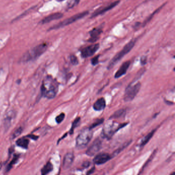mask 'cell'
Wrapping results in <instances>:
<instances>
[{
	"label": "cell",
	"instance_id": "obj_1",
	"mask_svg": "<svg viewBox=\"0 0 175 175\" xmlns=\"http://www.w3.org/2000/svg\"><path fill=\"white\" fill-rule=\"evenodd\" d=\"M47 48V45L46 43L38 45L23 55L21 58V62L26 63L37 59L46 52Z\"/></svg>",
	"mask_w": 175,
	"mask_h": 175
},
{
	"label": "cell",
	"instance_id": "obj_2",
	"mask_svg": "<svg viewBox=\"0 0 175 175\" xmlns=\"http://www.w3.org/2000/svg\"><path fill=\"white\" fill-rule=\"evenodd\" d=\"M136 42V39H133L132 40L130 41L128 43H127L124 47L122 48L121 51H120L118 53L116 54L113 59L110 61V62L108 64L107 66V69L108 70H110L113 68L118 62H119L121 60L128 52L131 51V50L133 48Z\"/></svg>",
	"mask_w": 175,
	"mask_h": 175
},
{
	"label": "cell",
	"instance_id": "obj_3",
	"mask_svg": "<svg viewBox=\"0 0 175 175\" xmlns=\"http://www.w3.org/2000/svg\"><path fill=\"white\" fill-rule=\"evenodd\" d=\"M128 123H119L117 122H108L103 128V137L110 139L119 129L124 128Z\"/></svg>",
	"mask_w": 175,
	"mask_h": 175
},
{
	"label": "cell",
	"instance_id": "obj_4",
	"mask_svg": "<svg viewBox=\"0 0 175 175\" xmlns=\"http://www.w3.org/2000/svg\"><path fill=\"white\" fill-rule=\"evenodd\" d=\"M93 136L92 129L89 128H85L82 130L76 138V147L83 149L88 146Z\"/></svg>",
	"mask_w": 175,
	"mask_h": 175
},
{
	"label": "cell",
	"instance_id": "obj_5",
	"mask_svg": "<svg viewBox=\"0 0 175 175\" xmlns=\"http://www.w3.org/2000/svg\"><path fill=\"white\" fill-rule=\"evenodd\" d=\"M88 14H89L88 11H85L83 12H80L79 14H76L73 16H70V18L64 20L62 22L53 26L52 27L49 28V30H51L58 29L59 28L65 27L66 26L69 25L70 24H72L73 23L75 22L76 21H78L79 20L81 19L85 16H88Z\"/></svg>",
	"mask_w": 175,
	"mask_h": 175
},
{
	"label": "cell",
	"instance_id": "obj_6",
	"mask_svg": "<svg viewBox=\"0 0 175 175\" xmlns=\"http://www.w3.org/2000/svg\"><path fill=\"white\" fill-rule=\"evenodd\" d=\"M141 84L140 82L134 84L132 82L126 88L124 96V100L125 102L132 101L138 94L141 88Z\"/></svg>",
	"mask_w": 175,
	"mask_h": 175
},
{
	"label": "cell",
	"instance_id": "obj_7",
	"mask_svg": "<svg viewBox=\"0 0 175 175\" xmlns=\"http://www.w3.org/2000/svg\"><path fill=\"white\" fill-rule=\"evenodd\" d=\"M99 44L91 45L83 48L81 50V56L83 58H87L92 56L99 48Z\"/></svg>",
	"mask_w": 175,
	"mask_h": 175
},
{
	"label": "cell",
	"instance_id": "obj_8",
	"mask_svg": "<svg viewBox=\"0 0 175 175\" xmlns=\"http://www.w3.org/2000/svg\"><path fill=\"white\" fill-rule=\"evenodd\" d=\"M102 147V141L100 138H96L92 144L86 150V154L88 156L92 157L95 156Z\"/></svg>",
	"mask_w": 175,
	"mask_h": 175
},
{
	"label": "cell",
	"instance_id": "obj_9",
	"mask_svg": "<svg viewBox=\"0 0 175 175\" xmlns=\"http://www.w3.org/2000/svg\"><path fill=\"white\" fill-rule=\"evenodd\" d=\"M49 85H50L48 89L46 90L44 96L49 99H52L55 98V96H56L58 92V86L56 82L53 80L52 78L51 79V82H49Z\"/></svg>",
	"mask_w": 175,
	"mask_h": 175
},
{
	"label": "cell",
	"instance_id": "obj_10",
	"mask_svg": "<svg viewBox=\"0 0 175 175\" xmlns=\"http://www.w3.org/2000/svg\"><path fill=\"white\" fill-rule=\"evenodd\" d=\"M113 158L111 155L106 153H101L96 155L93 160L94 163L96 165L103 164Z\"/></svg>",
	"mask_w": 175,
	"mask_h": 175
},
{
	"label": "cell",
	"instance_id": "obj_11",
	"mask_svg": "<svg viewBox=\"0 0 175 175\" xmlns=\"http://www.w3.org/2000/svg\"><path fill=\"white\" fill-rule=\"evenodd\" d=\"M119 3H120V1L118 0L114 2L113 3H110V4L108 5L106 7L96 10L91 16V18H95V17H96V16H98L99 15H102V14L105 13L108 11L113 9V8L115 7L116 6H117L119 4Z\"/></svg>",
	"mask_w": 175,
	"mask_h": 175
},
{
	"label": "cell",
	"instance_id": "obj_12",
	"mask_svg": "<svg viewBox=\"0 0 175 175\" xmlns=\"http://www.w3.org/2000/svg\"><path fill=\"white\" fill-rule=\"evenodd\" d=\"M103 26H100L99 27H96L92 29L91 31H89L90 38L88 41L89 42H95L98 40L100 36L103 32Z\"/></svg>",
	"mask_w": 175,
	"mask_h": 175
},
{
	"label": "cell",
	"instance_id": "obj_13",
	"mask_svg": "<svg viewBox=\"0 0 175 175\" xmlns=\"http://www.w3.org/2000/svg\"><path fill=\"white\" fill-rule=\"evenodd\" d=\"M74 156L72 153H68L64 156L63 161V168L64 169H67L70 168L74 161Z\"/></svg>",
	"mask_w": 175,
	"mask_h": 175
},
{
	"label": "cell",
	"instance_id": "obj_14",
	"mask_svg": "<svg viewBox=\"0 0 175 175\" xmlns=\"http://www.w3.org/2000/svg\"><path fill=\"white\" fill-rule=\"evenodd\" d=\"M130 65H131V61H126L123 63L114 74V78H119L122 76H123V75H124L128 71Z\"/></svg>",
	"mask_w": 175,
	"mask_h": 175
},
{
	"label": "cell",
	"instance_id": "obj_15",
	"mask_svg": "<svg viewBox=\"0 0 175 175\" xmlns=\"http://www.w3.org/2000/svg\"><path fill=\"white\" fill-rule=\"evenodd\" d=\"M63 16V14L60 12H56V13L51 14L42 20L41 21V23L42 24H46L54 20L60 19L62 18Z\"/></svg>",
	"mask_w": 175,
	"mask_h": 175
},
{
	"label": "cell",
	"instance_id": "obj_16",
	"mask_svg": "<svg viewBox=\"0 0 175 175\" xmlns=\"http://www.w3.org/2000/svg\"><path fill=\"white\" fill-rule=\"evenodd\" d=\"M106 107V101L105 100L104 98H101L98 99L94 105H93V108L94 110L96 111H101L104 110Z\"/></svg>",
	"mask_w": 175,
	"mask_h": 175
},
{
	"label": "cell",
	"instance_id": "obj_17",
	"mask_svg": "<svg viewBox=\"0 0 175 175\" xmlns=\"http://www.w3.org/2000/svg\"><path fill=\"white\" fill-rule=\"evenodd\" d=\"M29 143V141L28 139L24 138V137L19 139L16 141V144L17 146L22 148H25V149H27L28 148Z\"/></svg>",
	"mask_w": 175,
	"mask_h": 175
},
{
	"label": "cell",
	"instance_id": "obj_18",
	"mask_svg": "<svg viewBox=\"0 0 175 175\" xmlns=\"http://www.w3.org/2000/svg\"><path fill=\"white\" fill-rule=\"evenodd\" d=\"M14 113H8L7 116H6L4 119V125L5 128L6 130L8 129L10 126H11V121L12 119L14 118Z\"/></svg>",
	"mask_w": 175,
	"mask_h": 175
},
{
	"label": "cell",
	"instance_id": "obj_19",
	"mask_svg": "<svg viewBox=\"0 0 175 175\" xmlns=\"http://www.w3.org/2000/svg\"><path fill=\"white\" fill-rule=\"evenodd\" d=\"M126 110L125 109H120V110H118L117 111H115V112L110 116V119H118V118H120L124 117V116H125V114H126Z\"/></svg>",
	"mask_w": 175,
	"mask_h": 175
},
{
	"label": "cell",
	"instance_id": "obj_20",
	"mask_svg": "<svg viewBox=\"0 0 175 175\" xmlns=\"http://www.w3.org/2000/svg\"><path fill=\"white\" fill-rule=\"evenodd\" d=\"M53 169L54 168L52 164L50 162H48L41 169V174L43 175H46L51 172Z\"/></svg>",
	"mask_w": 175,
	"mask_h": 175
},
{
	"label": "cell",
	"instance_id": "obj_21",
	"mask_svg": "<svg viewBox=\"0 0 175 175\" xmlns=\"http://www.w3.org/2000/svg\"><path fill=\"white\" fill-rule=\"evenodd\" d=\"M156 129H154L153 131H151V132H150L149 134H147V136H146L144 137L141 142V144L140 146H145L146 144H147V143L149 142L150 140L151 139V138L153 137V136L154 135L155 132H156Z\"/></svg>",
	"mask_w": 175,
	"mask_h": 175
},
{
	"label": "cell",
	"instance_id": "obj_22",
	"mask_svg": "<svg viewBox=\"0 0 175 175\" xmlns=\"http://www.w3.org/2000/svg\"><path fill=\"white\" fill-rule=\"evenodd\" d=\"M164 6V4H163V5H162V6H160V7L158 8V9H156V11H155L154 12H153V14H151V15H150V16H148V18H147V19L145 20L144 23H143V26H146V24H147L151 19H152V18L154 17L155 15H156L157 13L159 12V11H160L161 9H162V8Z\"/></svg>",
	"mask_w": 175,
	"mask_h": 175
},
{
	"label": "cell",
	"instance_id": "obj_23",
	"mask_svg": "<svg viewBox=\"0 0 175 175\" xmlns=\"http://www.w3.org/2000/svg\"><path fill=\"white\" fill-rule=\"evenodd\" d=\"M81 118L80 117H78L76 118L75 120H74V121H73V123H72V125H71V128L70 129V135H72L74 133V130L76 128H77L78 125H79V124H80V122Z\"/></svg>",
	"mask_w": 175,
	"mask_h": 175
},
{
	"label": "cell",
	"instance_id": "obj_24",
	"mask_svg": "<svg viewBox=\"0 0 175 175\" xmlns=\"http://www.w3.org/2000/svg\"><path fill=\"white\" fill-rule=\"evenodd\" d=\"M80 0H69L66 4L67 9H70L73 8L75 6H77L80 3Z\"/></svg>",
	"mask_w": 175,
	"mask_h": 175
},
{
	"label": "cell",
	"instance_id": "obj_25",
	"mask_svg": "<svg viewBox=\"0 0 175 175\" xmlns=\"http://www.w3.org/2000/svg\"><path fill=\"white\" fill-rule=\"evenodd\" d=\"M19 158V155H15L13 159L10 162L9 164L8 165V166H7L6 172H9L12 168V167L14 166V165H15L16 163V162L18 161Z\"/></svg>",
	"mask_w": 175,
	"mask_h": 175
},
{
	"label": "cell",
	"instance_id": "obj_26",
	"mask_svg": "<svg viewBox=\"0 0 175 175\" xmlns=\"http://www.w3.org/2000/svg\"><path fill=\"white\" fill-rule=\"evenodd\" d=\"M104 119L103 118L97 119L96 121L94 122V123H92V124L91 125V126L89 127V128L92 129L94 128H96V126H99L101 124H102L104 122Z\"/></svg>",
	"mask_w": 175,
	"mask_h": 175
},
{
	"label": "cell",
	"instance_id": "obj_27",
	"mask_svg": "<svg viewBox=\"0 0 175 175\" xmlns=\"http://www.w3.org/2000/svg\"><path fill=\"white\" fill-rule=\"evenodd\" d=\"M22 128H21V127H20V128H17V129L14 132V133L12 134V135H11V139H14L15 138H16V137L19 136L20 134L22 132Z\"/></svg>",
	"mask_w": 175,
	"mask_h": 175
},
{
	"label": "cell",
	"instance_id": "obj_28",
	"mask_svg": "<svg viewBox=\"0 0 175 175\" xmlns=\"http://www.w3.org/2000/svg\"><path fill=\"white\" fill-rule=\"evenodd\" d=\"M70 62H71V64H73V65H77L79 64L78 59L74 55H71L70 56Z\"/></svg>",
	"mask_w": 175,
	"mask_h": 175
},
{
	"label": "cell",
	"instance_id": "obj_29",
	"mask_svg": "<svg viewBox=\"0 0 175 175\" xmlns=\"http://www.w3.org/2000/svg\"><path fill=\"white\" fill-rule=\"evenodd\" d=\"M65 116V114L64 113H61L59 115L56 116V123H58V124L61 123L64 120Z\"/></svg>",
	"mask_w": 175,
	"mask_h": 175
},
{
	"label": "cell",
	"instance_id": "obj_30",
	"mask_svg": "<svg viewBox=\"0 0 175 175\" xmlns=\"http://www.w3.org/2000/svg\"><path fill=\"white\" fill-rule=\"evenodd\" d=\"M99 55L96 56L94 58H92V59L91 60V63L92 64V65L95 66L97 65L99 63Z\"/></svg>",
	"mask_w": 175,
	"mask_h": 175
},
{
	"label": "cell",
	"instance_id": "obj_31",
	"mask_svg": "<svg viewBox=\"0 0 175 175\" xmlns=\"http://www.w3.org/2000/svg\"><path fill=\"white\" fill-rule=\"evenodd\" d=\"M140 62H141V64L143 65H144L146 63V62H147V57L146 56H143L142 57H141V60H140Z\"/></svg>",
	"mask_w": 175,
	"mask_h": 175
},
{
	"label": "cell",
	"instance_id": "obj_32",
	"mask_svg": "<svg viewBox=\"0 0 175 175\" xmlns=\"http://www.w3.org/2000/svg\"><path fill=\"white\" fill-rule=\"evenodd\" d=\"M91 165V162L89 161L85 162L84 163H83V168H87L89 167Z\"/></svg>",
	"mask_w": 175,
	"mask_h": 175
},
{
	"label": "cell",
	"instance_id": "obj_33",
	"mask_svg": "<svg viewBox=\"0 0 175 175\" xmlns=\"http://www.w3.org/2000/svg\"><path fill=\"white\" fill-rule=\"evenodd\" d=\"M27 137L28 138H31L32 139L34 140H36L38 139V137H39L38 136H36L35 135H28Z\"/></svg>",
	"mask_w": 175,
	"mask_h": 175
},
{
	"label": "cell",
	"instance_id": "obj_34",
	"mask_svg": "<svg viewBox=\"0 0 175 175\" xmlns=\"http://www.w3.org/2000/svg\"><path fill=\"white\" fill-rule=\"evenodd\" d=\"M95 168H92V169H90V170H89V171H88V173H86V174H92V173H93L94 172V171H95Z\"/></svg>",
	"mask_w": 175,
	"mask_h": 175
},
{
	"label": "cell",
	"instance_id": "obj_35",
	"mask_svg": "<svg viewBox=\"0 0 175 175\" xmlns=\"http://www.w3.org/2000/svg\"><path fill=\"white\" fill-rule=\"evenodd\" d=\"M2 166V164L1 163H0V170L1 169Z\"/></svg>",
	"mask_w": 175,
	"mask_h": 175
},
{
	"label": "cell",
	"instance_id": "obj_36",
	"mask_svg": "<svg viewBox=\"0 0 175 175\" xmlns=\"http://www.w3.org/2000/svg\"><path fill=\"white\" fill-rule=\"evenodd\" d=\"M59 1H64V0H59Z\"/></svg>",
	"mask_w": 175,
	"mask_h": 175
}]
</instances>
